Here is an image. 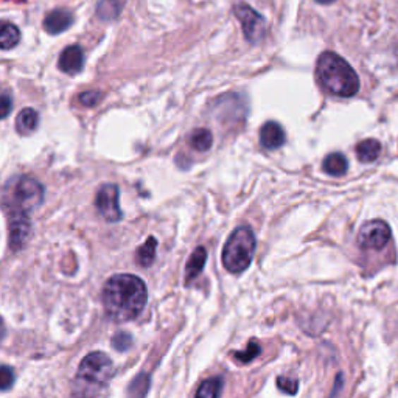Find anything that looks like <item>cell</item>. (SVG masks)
<instances>
[{
	"label": "cell",
	"instance_id": "cell-1",
	"mask_svg": "<svg viewBox=\"0 0 398 398\" xmlns=\"http://www.w3.org/2000/svg\"><path fill=\"white\" fill-rule=\"evenodd\" d=\"M102 298L106 315L117 322H125L143 311L148 301V289L137 275L116 274L104 283Z\"/></svg>",
	"mask_w": 398,
	"mask_h": 398
},
{
	"label": "cell",
	"instance_id": "cell-2",
	"mask_svg": "<svg viewBox=\"0 0 398 398\" xmlns=\"http://www.w3.org/2000/svg\"><path fill=\"white\" fill-rule=\"evenodd\" d=\"M114 377V364L108 355L92 351L83 358L72 385V398H97Z\"/></svg>",
	"mask_w": 398,
	"mask_h": 398
},
{
	"label": "cell",
	"instance_id": "cell-3",
	"mask_svg": "<svg viewBox=\"0 0 398 398\" xmlns=\"http://www.w3.org/2000/svg\"><path fill=\"white\" fill-rule=\"evenodd\" d=\"M318 81L327 92L338 97H354L359 90V78L346 59L325 52L316 64Z\"/></svg>",
	"mask_w": 398,
	"mask_h": 398
},
{
	"label": "cell",
	"instance_id": "cell-4",
	"mask_svg": "<svg viewBox=\"0 0 398 398\" xmlns=\"http://www.w3.org/2000/svg\"><path fill=\"white\" fill-rule=\"evenodd\" d=\"M44 199V187L32 176H16L5 186L4 204L11 213H28Z\"/></svg>",
	"mask_w": 398,
	"mask_h": 398
},
{
	"label": "cell",
	"instance_id": "cell-5",
	"mask_svg": "<svg viewBox=\"0 0 398 398\" xmlns=\"http://www.w3.org/2000/svg\"><path fill=\"white\" fill-rule=\"evenodd\" d=\"M255 235L248 226H240L229 236L223 249V265L229 272L246 271L255 254Z\"/></svg>",
	"mask_w": 398,
	"mask_h": 398
},
{
	"label": "cell",
	"instance_id": "cell-6",
	"mask_svg": "<svg viewBox=\"0 0 398 398\" xmlns=\"http://www.w3.org/2000/svg\"><path fill=\"white\" fill-rule=\"evenodd\" d=\"M390 240V227L386 221L372 219L366 223L358 234V246L366 251H380Z\"/></svg>",
	"mask_w": 398,
	"mask_h": 398
},
{
	"label": "cell",
	"instance_id": "cell-7",
	"mask_svg": "<svg viewBox=\"0 0 398 398\" xmlns=\"http://www.w3.org/2000/svg\"><path fill=\"white\" fill-rule=\"evenodd\" d=\"M235 18L241 22L243 25V33L246 41L251 44H258L263 41L266 27H265V19L252 8V6L246 4H239L234 8Z\"/></svg>",
	"mask_w": 398,
	"mask_h": 398
},
{
	"label": "cell",
	"instance_id": "cell-8",
	"mask_svg": "<svg viewBox=\"0 0 398 398\" xmlns=\"http://www.w3.org/2000/svg\"><path fill=\"white\" fill-rule=\"evenodd\" d=\"M119 187L116 183H104L98 190L95 198V205L100 215H102L109 223H116L123 218V212L120 209L119 203Z\"/></svg>",
	"mask_w": 398,
	"mask_h": 398
},
{
	"label": "cell",
	"instance_id": "cell-9",
	"mask_svg": "<svg viewBox=\"0 0 398 398\" xmlns=\"http://www.w3.org/2000/svg\"><path fill=\"white\" fill-rule=\"evenodd\" d=\"M30 219L27 213H11L10 217V246L13 251H20L30 236Z\"/></svg>",
	"mask_w": 398,
	"mask_h": 398
},
{
	"label": "cell",
	"instance_id": "cell-10",
	"mask_svg": "<svg viewBox=\"0 0 398 398\" xmlns=\"http://www.w3.org/2000/svg\"><path fill=\"white\" fill-rule=\"evenodd\" d=\"M58 66L67 75H76L84 67V53L80 45H71L59 55Z\"/></svg>",
	"mask_w": 398,
	"mask_h": 398
},
{
	"label": "cell",
	"instance_id": "cell-11",
	"mask_svg": "<svg viewBox=\"0 0 398 398\" xmlns=\"http://www.w3.org/2000/svg\"><path fill=\"white\" fill-rule=\"evenodd\" d=\"M72 24H73V14L68 10H63V8L50 11L44 19L45 32L50 35L63 33L67 28H71Z\"/></svg>",
	"mask_w": 398,
	"mask_h": 398
},
{
	"label": "cell",
	"instance_id": "cell-12",
	"mask_svg": "<svg viewBox=\"0 0 398 398\" xmlns=\"http://www.w3.org/2000/svg\"><path fill=\"white\" fill-rule=\"evenodd\" d=\"M260 143L266 150H277L285 143V131L277 121H266L260 129Z\"/></svg>",
	"mask_w": 398,
	"mask_h": 398
},
{
	"label": "cell",
	"instance_id": "cell-13",
	"mask_svg": "<svg viewBox=\"0 0 398 398\" xmlns=\"http://www.w3.org/2000/svg\"><path fill=\"white\" fill-rule=\"evenodd\" d=\"M40 125V114L35 109L27 108L19 112L16 119V129L20 135H28L35 133V129Z\"/></svg>",
	"mask_w": 398,
	"mask_h": 398
},
{
	"label": "cell",
	"instance_id": "cell-14",
	"mask_svg": "<svg viewBox=\"0 0 398 398\" xmlns=\"http://www.w3.org/2000/svg\"><path fill=\"white\" fill-rule=\"evenodd\" d=\"M205 260H207V251L203 246L196 248L187 262V270H186V280L191 282L195 280L199 274L203 272V267L205 265Z\"/></svg>",
	"mask_w": 398,
	"mask_h": 398
},
{
	"label": "cell",
	"instance_id": "cell-15",
	"mask_svg": "<svg viewBox=\"0 0 398 398\" xmlns=\"http://www.w3.org/2000/svg\"><path fill=\"white\" fill-rule=\"evenodd\" d=\"M324 171L330 176H342L347 173V168H349V162L347 159L341 152H332V155H328L324 159V164H322Z\"/></svg>",
	"mask_w": 398,
	"mask_h": 398
},
{
	"label": "cell",
	"instance_id": "cell-16",
	"mask_svg": "<svg viewBox=\"0 0 398 398\" xmlns=\"http://www.w3.org/2000/svg\"><path fill=\"white\" fill-rule=\"evenodd\" d=\"M380 152H381V145L378 140H375V139H367L356 145V156L364 164H369V162H373V160H377Z\"/></svg>",
	"mask_w": 398,
	"mask_h": 398
},
{
	"label": "cell",
	"instance_id": "cell-17",
	"mask_svg": "<svg viewBox=\"0 0 398 398\" xmlns=\"http://www.w3.org/2000/svg\"><path fill=\"white\" fill-rule=\"evenodd\" d=\"M221 392H223V378L213 377L199 385L195 398H219Z\"/></svg>",
	"mask_w": 398,
	"mask_h": 398
},
{
	"label": "cell",
	"instance_id": "cell-18",
	"mask_svg": "<svg viewBox=\"0 0 398 398\" xmlns=\"http://www.w3.org/2000/svg\"><path fill=\"white\" fill-rule=\"evenodd\" d=\"M190 147L199 151V152H205L212 148L213 145V135L209 131V129L205 128H198L195 129L193 133L190 134V139H188Z\"/></svg>",
	"mask_w": 398,
	"mask_h": 398
},
{
	"label": "cell",
	"instance_id": "cell-19",
	"mask_svg": "<svg viewBox=\"0 0 398 398\" xmlns=\"http://www.w3.org/2000/svg\"><path fill=\"white\" fill-rule=\"evenodd\" d=\"M156 248H157V240L155 239V236H150V239L145 241L139 249H137V254H135L137 263L143 267L152 265V262H155V258H156Z\"/></svg>",
	"mask_w": 398,
	"mask_h": 398
},
{
	"label": "cell",
	"instance_id": "cell-20",
	"mask_svg": "<svg viewBox=\"0 0 398 398\" xmlns=\"http://www.w3.org/2000/svg\"><path fill=\"white\" fill-rule=\"evenodd\" d=\"M121 8H123V0H100L97 14L103 20H112L119 16Z\"/></svg>",
	"mask_w": 398,
	"mask_h": 398
},
{
	"label": "cell",
	"instance_id": "cell-21",
	"mask_svg": "<svg viewBox=\"0 0 398 398\" xmlns=\"http://www.w3.org/2000/svg\"><path fill=\"white\" fill-rule=\"evenodd\" d=\"M20 41V32L16 25L5 22L2 25V32H0V45L4 50H10L16 47Z\"/></svg>",
	"mask_w": 398,
	"mask_h": 398
},
{
	"label": "cell",
	"instance_id": "cell-22",
	"mask_svg": "<svg viewBox=\"0 0 398 398\" xmlns=\"http://www.w3.org/2000/svg\"><path fill=\"white\" fill-rule=\"evenodd\" d=\"M150 385H151V381H150V377L147 373L137 375V377L133 380L131 385H129L128 397L129 398H145V397H147Z\"/></svg>",
	"mask_w": 398,
	"mask_h": 398
},
{
	"label": "cell",
	"instance_id": "cell-23",
	"mask_svg": "<svg viewBox=\"0 0 398 398\" xmlns=\"http://www.w3.org/2000/svg\"><path fill=\"white\" fill-rule=\"evenodd\" d=\"M260 351H262V347L258 346L257 342H249L248 344V347L244 349V350H241V351H235V359H239L240 363H243V364H248V363H251L252 359H255L258 355H260Z\"/></svg>",
	"mask_w": 398,
	"mask_h": 398
},
{
	"label": "cell",
	"instance_id": "cell-24",
	"mask_svg": "<svg viewBox=\"0 0 398 398\" xmlns=\"http://www.w3.org/2000/svg\"><path fill=\"white\" fill-rule=\"evenodd\" d=\"M112 346L119 351H126L133 346V336L126 332H120L112 339Z\"/></svg>",
	"mask_w": 398,
	"mask_h": 398
},
{
	"label": "cell",
	"instance_id": "cell-25",
	"mask_svg": "<svg viewBox=\"0 0 398 398\" xmlns=\"http://www.w3.org/2000/svg\"><path fill=\"white\" fill-rule=\"evenodd\" d=\"M14 382V372L10 366H2V369H0V386H2L4 392H6Z\"/></svg>",
	"mask_w": 398,
	"mask_h": 398
},
{
	"label": "cell",
	"instance_id": "cell-26",
	"mask_svg": "<svg viewBox=\"0 0 398 398\" xmlns=\"http://www.w3.org/2000/svg\"><path fill=\"white\" fill-rule=\"evenodd\" d=\"M277 387L282 390V392H287L289 395H294L297 392V389H298V381L293 380V378L279 377Z\"/></svg>",
	"mask_w": 398,
	"mask_h": 398
},
{
	"label": "cell",
	"instance_id": "cell-27",
	"mask_svg": "<svg viewBox=\"0 0 398 398\" xmlns=\"http://www.w3.org/2000/svg\"><path fill=\"white\" fill-rule=\"evenodd\" d=\"M100 98H102V94H100V92H97V90L83 92V94H80V97H78L80 103L83 106H88V108H92V106H95L100 102Z\"/></svg>",
	"mask_w": 398,
	"mask_h": 398
},
{
	"label": "cell",
	"instance_id": "cell-28",
	"mask_svg": "<svg viewBox=\"0 0 398 398\" xmlns=\"http://www.w3.org/2000/svg\"><path fill=\"white\" fill-rule=\"evenodd\" d=\"M11 111V98L8 95V92H4L2 95V116L6 117Z\"/></svg>",
	"mask_w": 398,
	"mask_h": 398
},
{
	"label": "cell",
	"instance_id": "cell-29",
	"mask_svg": "<svg viewBox=\"0 0 398 398\" xmlns=\"http://www.w3.org/2000/svg\"><path fill=\"white\" fill-rule=\"evenodd\" d=\"M316 2H319V4H324V5H328V4H333V2H336V0H316Z\"/></svg>",
	"mask_w": 398,
	"mask_h": 398
}]
</instances>
